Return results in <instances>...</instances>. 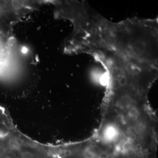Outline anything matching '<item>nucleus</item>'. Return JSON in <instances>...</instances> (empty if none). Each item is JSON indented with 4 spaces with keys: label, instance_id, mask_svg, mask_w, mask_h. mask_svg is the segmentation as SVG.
I'll use <instances>...</instances> for the list:
<instances>
[{
    "label": "nucleus",
    "instance_id": "1",
    "mask_svg": "<svg viewBox=\"0 0 158 158\" xmlns=\"http://www.w3.org/2000/svg\"><path fill=\"white\" fill-rule=\"evenodd\" d=\"M69 20L75 29L68 40V52L107 51L145 63L158 56L157 17H131L113 22L82 1L74 8Z\"/></svg>",
    "mask_w": 158,
    "mask_h": 158
},
{
    "label": "nucleus",
    "instance_id": "2",
    "mask_svg": "<svg viewBox=\"0 0 158 158\" xmlns=\"http://www.w3.org/2000/svg\"><path fill=\"white\" fill-rule=\"evenodd\" d=\"M98 135L124 158H156L158 118L148 97L104 98Z\"/></svg>",
    "mask_w": 158,
    "mask_h": 158
}]
</instances>
